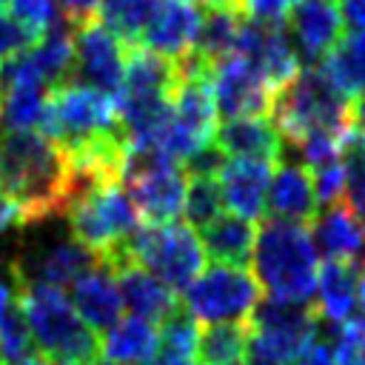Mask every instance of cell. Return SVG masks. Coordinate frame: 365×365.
Segmentation results:
<instances>
[{"label":"cell","instance_id":"cell-1","mask_svg":"<svg viewBox=\"0 0 365 365\" xmlns=\"http://www.w3.org/2000/svg\"><path fill=\"white\" fill-rule=\"evenodd\" d=\"M0 194L20 208V222H43L66 211L71 174L57 143L34 128L0 134Z\"/></svg>","mask_w":365,"mask_h":365},{"label":"cell","instance_id":"cell-2","mask_svg":"<svg viewBox=\"0 0 365 365\" xmlns=\"http://www.w3.org/2000/svg\"><path fill=\"white\" fill-rule=\"evenodd\" d=\"M251 265V274L257 277L268 299L291 305H308L314 299L319 251L308 225L285 220L262 222L254 237Z\"/></svg>","mask_w":365,"mask_h":365},{"label":"cell","instance_id":"cell-3","mask_svg":"<svg viewBox=\"0 0 365 365\" xmlns=\"http://www.w3.org/2000/svg\"><path fill=\"white\" fill-rule=\"evenodd\" d=\"M14 299L40 354L77 365H94L100 359L97 331L80 319L63 288L43 282H14Z\"/></svg>","mask_w":365,"mask_h":365},{"label":"cell","instance_id":"cell-4","mask_svg":"<svg viewBox=\"0 0 365 365\" xmlns=\"http://www.w3.org/2000/svg\"><path fill=\"white\" fill-rule=\"evenodd\" d=\"M268 117L291 145L319 131L345 137L356 134L351 123V100L342 97L317 66L299 68L282 88H277Z\"/></svg>","mask_w":365,"mask_h":365},{"label":"cell","instance_id":"cell-5","mask_svg":"<svg viewBox=\"0 0 365 365\" xmlns=\"http://www.w3.org/2000/svg\"><path fill=\"white\" fill-rule=\"evenodd\" d=\"M63 214L71 237L108 268L123 262V248L140 225L123 182H97L74 191Z\"/></svg>","mask_w":365,"mask_h":365},{"label":"cell","instance_id":"cell-6","mask_svg":"<svg viewBox=\"0 0 365 365\" xmlns=\"http://www.w3.org/2000/svg\"><path fill=\"white\" fill-rule=\"evenodd\" d=\"M37 131L66 151L97 137L123 134V125L111 94L66 80L46 91Z\"/></svg>","mask_w":365,"mask_h":365},{"label":"cell","instance_id":"cell-7","mask_svg":"<svg viewBox=\"0 0 365 365\" xmlns=\"http://www.w3.org/2000/svg\"><path fill=\"white\" fill-rule=\"evenodd\" d=\"M125 259L154 274L174 294L185 291V285L205 268V251L197 231L177 220L160 225L140 222L123 248V262Z\"/></svg>","mask_w":365,"mask_h":365},{"label":"cell","instance_id":"cell-8","mask_svg":"<svg viewBox=\"0 0 365 365\" xmlns=\"http://www.w3.org/2000/svg\"><path fill=\"white\" fill-rule=\"evenodd\" d=\"M140 222L160 225L174 222L182 214L185 200V165L145 148H128L123 160V177H120Z\"/></svg>","mask_w":365,"mask_h":365},{"label":"cell","instance_id":"cell-9","mask_svg":"<svg viewBox=\"0 0 365 365\" xmlns=\"http://www.w3.org/2000/svg\"><path fill=\"white\" fill-rule=\"evenodd\" d=\"M319 319L308 305L265 299L257 302L248 319V362L251 365H294L317 339Z\"/></svg>","mask_w":365,"mask_h":365},{"label":"cell","instance_id":"cell-10","mask_svg":"<svg viewBox=\"0 0 365 365\" xmlns=\"http://www.w3.org/2000/svg\"><path fill=\"white\" fill-rule=\"evenodd\" d=\"M259 302V282L248 265L211 262L188 285L182 308L202 325L208 322H248Z\"/></svg>","mask_w":365,"mask_h":365},{"label":"cell","instance_id":"cell-11","mask_svg":"<svg viewBox=\"0 0 365 365\" xmlns=\"http://www.w3.org/2000/svg\"><path fill=\"white\" fill-rule=\"evenodd\" d=\"M123 63L125 46L100 20L74 29V63L68 80L106 91L117 100L123 88Z\"/></svg>","mask_w":365,"mask_h":365},{"label":"cell","instance_id":"cell-12","mask_svg":"<svg viewBox=\"0 0 365 365\" xmlns=\"http://www.w3.org/2000/svg\"><path fill=\"white\" fill-rule=\"evenodd\" d=\"M211 91H214L217 114H222L225 120L271 114L274 88L240 54H228L211 66Z\"/></svg>","mask_w":365,"mask_h":365},{"label":"cell","instance_id":"cell-13","mask_svg":"<svg viewBox=\"0 0 365 365\" xmlns=\"http://www.w3.org/2000/svg\"><path fill=\"white\" fill-rule=\"evenodd\" d=\"M234 54L245 57L274 88V94L299 71V54L285 29L277 23H254L242 17Z\"/></svg>","mask_w":365,"mask_h":365},{"label":"cell","instance_id":"cell-14","mask_svg":"<svg viewBox=\"0 0 365 365\" xmlns=\"http://www.w3.org/2000/svg\"><path fill=\"white\" fill-rule=\"evenodd\" d=\"M94 265H97V257L71 237V240L48 242L31 251L29 257L14 259L9 271L14 282H43L51 288H66Z\"/></svg>","mask_w":365,"mask_h":365},{"label":"cell","instance_id":"cell-15","mask_svg":"<svg viewBox=\"0 0 365 365\" xmlns=\"http://www.w3.org/2000/svg\"><path fill=\"white\" fill-rule=\"evenodd\" d=\"M277 163L257 157H225L217 171V185L222 194V205L231 214L257 220L265 211V194L271 182V171Z\"/></svg>","mask_w":365,"mask_h":365},{"label":"cell","instance_id":"cell-16","mask_svg":"<svg viewBox=\"0 0 365 365\" xmlns=\"http://www.w3.org/2000/svg\"><path fill=\"white\" fill-rule=\"evenodd\" d=\"M200 20L202 11L194 6V0H157L140 46L163 57L182 60L194 48Z\"/></svg>","mask_w":365,"mask_h":365},{"label":"cell","instance_id":"cell-17","mask_svg":"<svg viewBox=\"0 0 365 365\" xmlns=\"http://www.w3.org/2000/svg\"><path fill=\"white\" fill-rule=\"evenodd\" d=\"M14 63L46 88L66 83L74 63V29L63 17H54L51 26L23 54L14 57Z\"/></svg>","mask_w":365,"mask_h":365},{"label":"cell","instance_id":"cell-18","mask_svg":"<svg viewBox=\"0 0 365 365\" xmlns=\"http://www.w3.org/2000/svg\"><path fill=\"white\" fill-rule=\"evenodd\" d=\"M291 43L299 60L317 63L336 43L342 31V14L336 0H297L288 14Z\"/></svg>","mask_w":365,"mask_h":365},{"label":"cell","instance_id":"cell-19","mask_svg":"<svg viewBox=\"0 0 365 365\" xmlns=\"http://www.w3.org/2000/svg\"><path fill=\"white\" fill-rule=\"evenodd\" d=\"M265 211L271 220L302 222V225H308L317 217L319 202L305 165L282 163V160L274 165L268 194H265Z\"/></svg>","mask_w":365,"mask_h":365},{"label":"cell","instance_id":"cell-20","mask_svg":"<svg viewBox=\"0 0 365 365\" xmlns=\"http://www.w3.org/2000/svg\"><path fill=\"white\" fill-rule=\"evenodd\" d=\"M71 305L91 331H108L123 317V299L114 271L103 262L71 282Z\"/></svg>","mask_w":365,"mask_h":365},{"label":"cell","instance_id":"cell-21","mask_svg":"<svg viewBox=\"0 0 365 365\" xmlns=\"http://www.w3.org/2000/svg\"><path fill=\"white\" fill-rule=\"evenodd\" d=\"M214 145L225 157H257V160L279 163L285 140L265 114V117H231L225 123H217Z\"/></svg>","mask_w":365,"mask_h":365},{"label":"cell","instance_id":"cell-22","mask_svg":"<svg viewBox=\"0 0 365 365\" xmlns=\"http://www.w3.org/2000/svg\"><path fill=\"white\" fill-rule=\"evenodd\" d=\"M314 245L325 254V259L362 265L365 262V225L348 211L345 202L325 205L322 214L311 220Z\"/></svg>","mask_w":365,"mask_h":365},{"label":"cell","instance_id":"cell-23","mask_svg":"<svg viewBox=\"0 0 365 365\" xmlns=\"http://www.w3.org/2000/svg\"><path fill=\"white\" fill-rule=\"evenodd\" d=\"M111 271H114V279H117V288H120L123 308H128L131 317H140V319H148V322H163L180 305L177 294L168 285H163L154 274L140 268L137 262L125 259V262L114 265Z\"/></svg>","mask_w":365,"mask_h":365},{"label":"cell","instance_id":"cell-24","mask_svg":"<svg viewBox=\"0 0 365 365\" xmlns=\"http://www.w3.org/2000/svg\"><path fill=\"white\" fill-rule=\"evenodd\" d=\"M356 277H359V265H351V262L325 259V265H319L317 288H314V314H317V319L339 325L348 317H354Z\"/></svg>","mask_w":365,"mask_h":365},{"label":"cell","instance_id":"cell-25","mask_svg":"<svg viewBox=\"0 0 365 365\" xmlns=\"http://www.w3.org/2000/svg\"><path fill=\"white\" fill-rule=\"evenodd\" d=\"M157 348V328L140 317H120L97 342V356L108 365H145Z\"/></svg>","mask_w":365,"mask_h":365},{"label":"cell","instance_id":"cell-26","mask_svg":"<svg viewBox=\"0 0 365 365\" xmlns=\"http://www.w3.org/2000/svg\"><path fill=\"white\" fill-rule=\"evenodd\" d=\"M322 77L348 100L365 91V31H348L319 60Z\"/></svg>","mask_w":365,"mask_h":365},{"label":"cell","instance_id":"cell-27","mask_svg":"<svg viewBox=\"0 0 365 365\" xmlns=\"http://www.w3.org/2000/svg\"><path fill=\"white\" fill-rule=\"evenodd\" d=\"M202 237V251L214 262H228V265H248L251 251H254V237L257 225L254 220L237 217V214H220L214 222L200 228Z\"/></svg>","mask_w":365,"mask_h":365},{"label":"cell","instance_id":"cell-28","mask_svg":"<svg viewBox=\"0 0 365 365\" xmlns=\"http://www.w3.org/2000/svg\"><path fill=\"white\" fill-rule=\"evenodd\" d=\"M240 26H242V14L234 6H205V14L200 20V31H197L191 51L200 60H205L208 66L220 63L222 57L234 54Z\"/></svg>","mask_w":365,"mask_h":365},{"label":"cell","instance_id":"cell-29","mask_svg":"<svg viewBox=\"0 0 365 365\" xmlns=\"http://www.w3.org/2000/svg\"><path fill=\"white\" fill-rule=\"evenodd\" d=\"M197 334L200 325L197 319L177 305L157 331V348L145 365H194V351H197Z\"/></svg>","mask_w":365,"mask_h":365},{"label":"cell","instance_id":"cell-30","mask_svg":"<svg viewBox=\"0 0 365 365\" xmlns=\"http://www.w3.org/2000/svg\"><path fill=\"white\" fill-rule=\"evenodd\" d=\"M248 322H208L197 334L194 365H234L245 356Z\"/></svg>","mask_w":365,"mask_h":365},{"label":"cell","instance_id":"cell-31","mask_svg":"<svg viewBox=\"0 0 365 365\" xmlns=\"http://www.w3.org/2000/svg\"><path fill=\"white\" fill-rule=\"evenodd\" d=\"M154 3L157 0H100L97 17L125 48H131L143 43Z\"/></svg>","mask_w":365,"mask_h":365},{"label":"cell","instance_id":"cell-32","mask_svg":"<svg viewBox=\"0 0 365 365\" xmlns=\"http://www.w3.org/2000/svg\"><path fill=\"white\" fill-rule=\"evenodd\" d=\"M222 194L217 185V174H188L182 217L191 228H205L222 214Z\"/></svg>","mask_w":365,"mask_h":365},{"label":"cell","instance_id":"cell-33","mask_svg":"<svg viewBox=\"0 0 365 365\" xmlns=\"http://www.w3.org/2000/svg\"><path fill=\"white\" fill-rule=\"evenodd\" d=\"M334 365H365V317H348L331 334Z\"/></svg>","mask_w":365,"mask_h":365},{"label":"cell","instance_id":"cell-34","mask_svg":"<svg viewBox=\"0 0 365 365\" xmlns=\"http://www.w3.org/2000/svg\"><path fill=\"white\" fill-rule=\"evenodd\" d=\"M31 334H29V325L17 308V299L14 305L9 308V314L0 319V365H17L23 362L31 351Z\"/></svg>","mask_w":365,"mask_h":365},{"label":"cell","instance_id":"cell-35","mask_svg":"<svg viewBox=\"0 0 365 365\" xmlns=\"http://www.w3.org/2000/svg\"><path fill=\"white\" fill-rule=\"evenodd\" d=\"M345 163H348V180H345L342 200H345L348 211L365 225V157L356 148V140L345 151Z\"/></svg>","mask_w":365,"mask_h":365},{"label":"cell","instance_id":"cell-36","mask_svg":"<svg viewBox=\"0 0 365 365\" xmlns=\"http://www.w3.org/2000/svg\"><path fill=\"white\" fill-rule=\"evenodd\" d=\"M311 174V182H314V194H317V202L319 205H331V202H339L342 200V191H345V180H348V163L345 157L339 160H331Z\"/></svg>","mask_w":365,"mask_h":365},{"label":"cell","instance_id":"cell-37","mask_svg":"<svg viewBox=\"0 0 365 365\" xmlns=\"http://www.w3.org/2000/svg\"><path fill=\"white\" fill-rule=\"evenodd\" d=\"M40 34L31 31L29 26H23L14 14H6L0 11V63L3 60H11L17 54H23Z\"/></svg>","mask_w":365,"mask_h":365},{"label":"cell","instance_id":"cell-38","mask_svg":"<svg viewBox=\"0 0 365 365\" xmlns=\"http://www.w3.org/2000/svg\"><path fill=\"white\" fill-rule=\"evenodd\" d=\"M231 6H234L245 20L282 26L285 17L291 14V9L297 6V0H231Z\"/></svg>","mask_w":365,"mask_h":365},{"label":"cell","instance_id":"cell-39","mask_svg":"<svg viewBox=\"0 0 365 365\" xmlns=\"http://www.w3.org/2000/svg\"><path fill=\"white\" fill-rule=\"evenodd\" d=\"M11 14L37 34H43L51 26V20L57 17L54 0H11Z\"/></svg>","mask_w":365,"mask_h":365},{"label":"cell","instance_id":"cell-40","mask_svg":"<svg viewBox=\"0 0 365 365\" xmlns=\"http://www.w3.org/2000/svg\"><path fill=\"white\" fill-rule=\"evenodd\" d=\"M60 11H63V20L77 29V26H86L91 20H97V6L100 0H57Z\"/></svg>","mask_w":365,"mask_h":365},{"label":"cell","instance_id":"cell-41","mask_svg":"<svg viewBox=\"0 0 365 365\" xmlns=\"http://www.w3.org/2000/svg\"><path fill=\"white\" fill-rule=\"evenodd\" d=\"M294 365H334V356H331V345L325 339H314Z\"/></svg>","mask_w":365,"mask_h":365},{"label":"cell","instance_id":"cell-42","mask_svg":"<svg viewBox=\"0 0 365 365\" xmlns=\"http://www.w3.org/2000/svg\"><path fill=\"white\" fill-rule=\"evenodd\" d=\"M342 23H348L354 31H365V0H336Z\"/></svg>","mask_w":365,"mask_h":365},{"label":"cell","instance_id":"cell-43","mask_svg":"<svg viewBox=\"0 0 365 365\" xmlns=\"http://www.w3.org/2000/svg\"><path fill=\"white\" fill-rule=\"evenodd\" d=\"M11 225H23L20 222V208L6 194H0V231H6Z\"/></svg>","mask_w":365,"mask_h":365},{"label":"cell","instance_id":"cell-44","mask_svg":"<svg viewBox=\"0 0 365 365\" xmlns=\"http://www.w3.org/2000/svg\"><path fill=\"white\" fill-rule=\"evenodd\" d=\"M351 123L356 134H365V91L351 100Z\"/></svg>","mask_w":365,"mask_h":365},{"label":"cell","instance_id":"cell-45","mask_svg":"<svg viewBox=\"0 0 365 365\" xmlns=\"http://www.w3.org/2000/svg\"><path fill=\"white\" fill-rule=\"evenodd\" d=\"M14 305V288L3 279V274H0V319L9 314V308Z\"/></svg>","mask_w":365,"mask_h":365},{"label":"cell","instance_id":"cell-46","mask_svg":"<svg viewBox=\"0 0 365 365\" xmlns=\"http://www.w3.org/2000/svg\"><path fill=\"white\" fill-rule=\"evenodd\" d=\"M17 365H77V362H66V359H54V356H48V354H29L23 362H17Z\"/></svg>","mask_w":365,"mask_h":365},{"label":"cell","instance_id":"cell-47","mask_svg":"<svg viewBox=\"0 0 365 365\" xmlns=\"http://www.w3.org/2000/svg\"><path fill=\"white\" fill-rule=\"evenodd\" d=\"M356 302H359L362 311H365V262L359 265V277H356Z\"/></svg>","mask_w":365,"mask_h":365},{"label":"cell","instance_id":"cell-48","mask_svg":"<svg viewBox=\"0 0 365 365\" xmlns=\"http://www.w3.org/2000/svg\"><path fill=\"white\" fill-rule=\"evenodd\" d=\"M194 3H202V6H231V0H194Z\"/></svg>","mask_w":365,"mask_h":365},{"label":"cell","instance_id":"cell-49","mask_svg":"<svg viewBox=\"0 0 365 365\" xmlns=\"http://www.w3.org/2000/svg\"><path fill=\"white\" fill-rule=\"evenodd\" d=\"M356 148H359L362 157H365V134H356Z\"/></svg>","mask_w":365,"mask_h":365},{"label":"cell","instance_id":"cell-50","mask_svg":"<svg viewBox=\"0 0 365 365\" xmlns=\"http://www.w3.org/2000/svg\"><path fill=\"white\" fill-rule=\"evenodd\" d=\"M234 365H251V362H245V359H240V362H234Z\"/></svg>","mask_w":365,"mask_h":365},{"label":"cell","instance_id":"cell-51","mask_svg":"<svg viewBox=\"0 0 365 365\" xmlns=\"http://www.w3.org/2000/svg\"><path fill=\"white\" fill-rule=\"evenodd\" d=\"M6 3H11V0H0V9H3V6H6Z\"/></svg>","mask_w":365,"mask_h":365}]
</instances>
